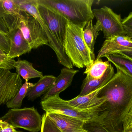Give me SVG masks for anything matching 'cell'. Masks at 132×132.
<instances>
[{
	"instance_id": "1",
	"label": "cell",
	"mask_w": 132,
	"mask_h": 132,
	"mask_svg": "<svg viewBox=\"0 0 132 132\" xmlns=\"http://www.w3.org/2000/svg\"><path fill=\"white\" fill-rule=\"evenodd\" d=\"M102 99L96 109L97 122L112 132H121L123 122L132 107V78L118 69L112 79L99 90Z\"/></svg>"
},
{
	"instance_id": "2",
	"label": "cell",
	"mask_w": 132,
	"mask_h": 132,
	"mask_svg": "<svg viewBox=\"0 0 132 132\" xmlns=\"http://www.w3.org/2000/svg\"><path fill=\"white\" fill-rule=\"evenodd\" d=\"M64 16L70 22L84 29L94 18L93 0H37Z\"/></svg>"
},
{
	"instance_id": "3",
	"label": "cell",
	"mask_w": 132,
	"mask_h": 132,
	"mask_svg": "<svg viewBox=\"0 0 132 132\" xmlns=\"http://www.w3.org/2000/svg\"><path fill=\"white\" fill-rule=\"evenodd\" d=\"M84 29L68 21L63 48L73 66L79 69L86 67L95 59L85 43Z\"/></svg>"
},
{
	"instance_id": "4",
	"label": "cell",
	"mask_w": 132,
	"mask_h": 132,
	"mask_svg": "<svg viewBox=\"0 0 132 132\" xmlns=\"http://www.w3.org/2000/svg\"><path fill=\"white\" fill-rule=\"evenodd\" d=\"M15 128H20L30 132L41 130L42 116L34 107L10 109L0 118Z\"/></svg>"
},
{
	"instance_id": "5",
	"label": "cell",
	"mask_w": 132,
	"mask_h": 132,
	"mask_svg": "<svg viewBox=\"0 0 132 132\" xmlns=\"http://www.w3.org/2000/svg\"><path fill=\"white\" fill-rule=\"evenodd\" d=\"M19 9L31 15L38 21L47 35L49 42V46L55 53L59 63L65 67L73 69V66L65 51L59 45L51 32L47 24L39 14L36 0H14Z\"/></svg>"
},
{
	"instance_id": "6",
	"label": "cell",
	"mask_w": 132,
	"mask_h": 132,
	"mask_svg": "<svg viewBox=\"0 0 132 132\" xmlns=\"http://www.w3.org/2000/svg\"><path fill=\"white\" fill-rule=\"evenodd\" d=\"M92 12L96 19L95 28L97 32L103 33L104 38L126 35L121 15L114 12L111 9L104 6L93 9Z\"/></svg>"
},
{
	"instance_id": "7",
	"label": "cell",
	"mask_w": 132,
	"mask_h": 132,
	"mask_svg": "<svg viewBox=\"0 0 132 132\" xmlns=\"http://www.w3.org/2000/svg\"><path fill=\"white\" fill-rule=\"evenodd\" d=\"M42 108L46 113L61 114L85 122L96 121L94 110L80 109L72 106L67 100H63L59 95L50 97L41 102Z\"/></svg>"
},
{
	"instance_id": "8",
	"label": "cell",
	"mask_w": 132,
	"mask_h": 132,
	"mask_svg": "<svg viewBox=\"0 0 132 132\" xmlns=\"http://www.w3.org/2000/svg\"><path fill=\"white\" fill-rule=\"evenodd\" d=\"M18 18V28L21 30L32 49L43 45L49 46L46 33L38 21L24 11Z\"/></svg>"
},
{
	"instance_id": "9",
	"label": "cell",
	"mask_w": 132,
	"mask_h": 132,
	"mask_svg": "<svg viewBox=\"0 0 132 132\" xmlns=\"http://www.w3.org/2000/svg\"><path fill=\"white\" fill-rule=\"evenodd\" d=\"M36 1L40 15L47 24L50 31L59 45L64 50L63 46L68 20L55 10Z\"/></svg>"
},
{
	"instance_id": "10",
	"label": "cell",
	"mask_w": 132,
	"mask_h": 132,
	"mask_svg": "<svg viewBox=\"0 0 132 132\" xmlns=\"http://www.w3.org/2000/svg\"><path fill=\"white\" fill-rule=\"evenodd\" d=\"M22 84V80L18 74L0 68V105L6 104L11 100Z\"/></svg>"
},
{
	"instance_id": "11",
	"label": "cell",
	"mask_w": 132,
	"mask_h": 132,
	"mask_svg": "<svg viewBox=\"0 0 132 132\" xmlns=\"http://www.w3.org/2000/svg\"><path fill=\"white\" fill-rule=\"evenodd\" d=\"M21 12L14 0H0V25L3 32L7 35L18 28V18Z\"/></svg>"
},
{
	"instance_id": "12",
	"label": "cell",
	"mask_w": 132,
	"mask_h": 132,
	"mask_svg": "<svg viewBox=\"0 0 132 132\" xmlns=\"http://www.w3.org/2000/svg\"><path fill=\"white\" fill-rule=\"evenodd\" d=\"M132 49V39L125 36H115L105 39L98 51L97 59H101L119 51Z\"/></svg>"
},
{
	"instance_id": "13",
	"label": "cell",
	"mask_w": 132,
	"mask_h": 132,
	"mask_svg": "<svg viewBox=\"0 0 132 132\" xmlns=\"http://www.w3.org/2000/svg\"><path fill=\"white\" fill-rule=\"evenodd\" d=\"M7 35L10 47L7 56L9 59L18 57L29 52L32 50L18 28L10 31Z\"/></svg>"
},
{
	"instance_id": "14",
	"label": "cell",
	"mask_w": 132,
	"mask_h": 132,
	"mask_svg": "<svg viewBox=\"0 0 132 132\" xmlns=\"http://www.w3.org/2000/svg\"><path fill=\"white\" fill-rule=\"evenodd\" d=\"M46 113L61 132H87L84 121L61 114Z\"/></svg>"
},
{
	"instance_id": "15",
	"label": "cell",
	"mask_w": 132,
	"mask_h": 132,
	"mask_svg": "<svg viewBox=\"0 0 132 132\" xmlns=\"http://www.w3.org/2000/svg\"><path fill=\"white\" fill-rule=\"evenodd\" d=\"M78 72V70L66 67L62 69L60 74L56 77L53 86L42 97V101L50 97L59 95L60 93L65 90L70 86L74 77Z\"/></svg>"
},
{
	"instance_id": "16",
	"label": "cell",
	"mask_w": 132,
	"mask_h": 132,
	"mask_svg": "<svg viewBox=\"0 0 132 132\" xmlns=\"http://www.w3.org/2000/svg\"><path fill=\"white\" fill-rule=\"evenodd\" d=\"M114 70L111 64L104 76L100 79H93L86 76L84 79L79 96L87 95L107 84L115 75Z\"/></svg>"
},
{
	"instance_id": "17",
	"label": "cell",
	"mask_w": 132,
	"mask_h": 132,
	"mask_svg": "<svg viewBox=\"0 0 132 132\" xmlns=\"http://www.w3.org/2000/svg\"><path fill=\"white\" fill-rule=\"evenodd\" d=\"M101 88L84 96L78 95L73 99L67 100L70 104L75 107L85 110L95 111L102 103V99L97 97L98 91Z\"/></svg>"
},
{
	"instance_id": "18",
	"label": "cell",
	"mask_w": 132,
	"mask_h": 132,
	"mask_svg": "<svg viewBox=\"0 0 132 132\" xmlns=\"http://www.w3.org/2000/svg\"><path fill=\"white\" fill-rule=\"evenodd\" d=\"M56 78L53 75L43 76L40 78L28 91L26 96L28 100L33 101L45 94L53 86Z\"/></svg>"
},
{
	"instance_id": "19",
	"label": "cell",
	"mask_w": 132,
	"mask_h": 132,
	"mask_svg": "<svg viewBox=\"0 0 132 132\" xmlns=\"http://www.w3.org/2000/svg\"><path fill=\"white\" fill-rule=\"evenodd\" d=\"M14 67L16 69V73L25 81H28L32 78H40L43 76L42 72L36 69L32 63L25 60H19L15 61Z\"/></svg>"
},
{
	"instance_id": "20",
	"label": "cell",
	"mask_w": 132,
	"mask_h": 132,
	"mask_svg": "<svg viewBox=\"0 0 132 132\" xmlns=\"http://www.w3.org/2000/svg\"><path fill=\"white\" fill-rule=\"evenodd\" d=\"M109 61H103L101 59H96L86 67L84 74L93 79H100L103 76L111 65Z\"/></svg>"
},
{
	"instance_id": "21",
	"label": "cell",
	"mask_w": 132,
	"mask_h": 132,
	"mask_svg": "<svg viewBox=\"0 0 132 132\" xmlns=\"http://www.w3.org/2000/svg\"><path fill=\"white\" fill-rule=\"evenodd\" d=\"M118 69L127 76L132 78V60L129 58L118 53H114L105 57Z\"/></svg>"
},
{
	"instance_id": "22",
	"label": "cell",
	"mask_w": 132,
	"mask_h": 132,
	"mask_svg": "<svg viewBox=\"0 0 132 132\" xmlns=\"http://www.w3.org/2000/svg\"><path fill=\"white\" fill-rule=\"evenodd\" d=\"M33 85L34 83L25 81L16 95L6 104L7 107L11 109L21 108L23 99L26 97L28 91Z\"/></svg>"
},
{
	"instance_id": "23",
	"label": "cell",
	"mask_w": 132,
	"mask_h": 132,
	"mask_svg": "<svg viewBox=\"0 0 132 132\" xmlns=\"http://www.w3.org/2000/svg\"><path fill=\"white\" fill-rule=\"evenodd\" d=\"M99 35L98 32L95 29L92 21L88 22L84 28L83 35L85 43L93 55L94 54V46L96 39Z\"/></svg>"
},
{
	"instance_id": "24",
	"label": "cell",
	"mask_w": 132,
	"mask_h": 132,
	"mask_svg": "<svg viewBox=\"0 0 132 132\" xmlns=\"http://www.w3.org/2000/svg\"><path fill=\"white\" fill-rule=\"evenodd\" d=\"M40 132H61L46 113L42 115V123Z\"/></svg>"
},
{
	"instance_id": "25",
	"label": "cell",
	"mask_w": 132,
	"mask_h": 132,
	"mask_svg": "<svg viewBox=\"0 0 132 132\" xmlns=\"http://www.w3.org/2000/svg\"><path fill=\"white\" fill-rule=\"evenodd\" d=\"M84 128L87 132H112L95 121L85 122Z\"/></svg>"
},
{
	"instance_id": "26",
	"label": "cell",
	"mask_w": 132,
	"mask_h": 132,
	"mask_svg": "<svg viewBox=\"0 0 132 132\" xmlns=\"http://www.w3.org/2000/svg\"><path fill=\"white\" fill-rule=\"evenodd\" d=\"M15 61L14 59H9L7 54H0V68L9 70L14 69Z\"/></svg>"
},
{
	"instance_id": "27",
	"label": "cell",
	"mask_w": 132,
	"mask_h": 132,
	"mask_svg": "<svg viewBox=\"0 0 132 132\" xmlns=\"http://www.w3.org/2000/svg\"><path fill=\"white\" fill-rule=\"evenodd\" d=\"M122 24L126 36L132 39V12L122 19Z\"/></svg>"
},
{
	"instance_id": "28",
	"label": "cell",
	"mask_w": 132,
	"mask_h": 132,
	"mask_svg": "<svg viewBox=\"0 0 132 132\" xmlns=\"http://www.w3.org/2000/svg\"><path fill=\"white\" fill-rule=\"evenodd\" d=\"M10 41L7 35L0 31V49L6 54L10 50Z\"/></svg>"
},
{
	"instance_id": "29",
	"label": "cell",
	"mask_w": 132,
	"mask_h": 132,
	"mask_svg": "<svg viewBox=\"0 0 132 132\" xmlns=\"http://www.w3.org/2000/svg\"><path fill=\"white\" fill-rule=\"evenodd\" d=\"M121 132H132V115L130 111L123 122Z\"/></svg>"
},
{
	"instance_id": "30",
	"label": "cell",
	"mask_w": 132,
	"mask_h": 132,
	"mask_svg": "<svg viewBox=\"0 0 132 132\" xmlns=\"http://www.w3.org/2000/svg\"><path fill=\"white\" fill-rule=\"evenodd\" d=\"M115 53H118V54L123 55V56L129 58L132 60V49L119 51Z\"/></svg>"
},
{
	"instance_id": "31",
	"label": "cell",
	"mask_w": 132,
	"mask_h": 132,
	"mask_svg": "<svg viewBox=\"0 0 132 132\" xmlns=\"http://www.w3.org/2000/svg\"><path fill=\"white\" fill-rule=\"evenodd\" d=\"M15 129L13 126L9 124L8 125L2 129L1 132H17V131H16Z\"/></svg>"
},
{
	"instance_id": "32",
	"label": "cell",
	"mask_w": 132,
	"mask_h": 132,
	"mask_svg": "<svg viewBox=\"0 0 132 132\" xmlns=\"http://www.w3.org/2000/svg\"><path fill=\"white\" fill-rule=\"evenodd\" d=\"M8 125L9 124H8L7 122L0 119V132H1L2 129Z\"/></svg>"
},
{
	"instance_id": "33",
	"label": "cell",
	"mask_w": 132,
	"mask_h": 132,
	"mask_svg": "<svg viewBox=\"0 0 132 132\" xmlns=\"http://www.w3.org/2000/svg\"><path fill=\"white\" fill-rule=\"evenodd\" d=\"M6 54L1 49H0V54Z\"/></svg>"
},
{
	"instance_id": "34",
	"label": "cell",
	"mask_w": 132,
	"mask_h": 132,
	"mask_svg": "<svg viewBox=\"0 0 132 132\" xmlns=\"http://www.w3.org/2000/svg\"><path fill=\"white\" fill-rule=\"evenodd\" d=\"M0 31H1V32H2V30L1 27V25H0ZM3 33H4V32H3Z\"/></svg>"
},
{
	"instance_id": "35",
	"label": "cell",
	"mask_w": 132,
	"mask_h": 132,
	"mask_svg": "<svg viewBox=\"0 0 132 132\" xmlns=\"http://www.w3.org/2000/svg\"><path fill=\"white\" fill-rule=\"evenodd\" d=\"M130 112H131V114L132 115V108H131V110H130Z\"/></svg>"
},
{
	"instance_id": "36",
	"label": "cell",
	"mask_w": 132,
	"mask_h": 132,
	"mask_svg": "<svg viewBox=\"0 0 132 132\" xmlns=\"http://www.w3.org/2000/svg\"><path fill=\"white\" fill-rule=\"evenodd\" d=\"M17 132H23L21 131H17Z\"/></svg>"
}]
</instances>
